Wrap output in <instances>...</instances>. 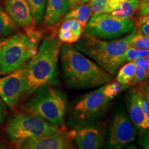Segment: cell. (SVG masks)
I'll return each mask as SVG.
<instances>
[{
    "instance_id": "19",
    "label": "cell",
    "mask_w": 149,
    "mask_h": 149,
    "mask_svg": "<svg viewBox=\"0 0 149 149\" xmlns=\"http://www.w3.org/2000/svg\"><path fill=\"white\" fill-rule=\"evenodd\" d=\"M123 0H90L92 15L101 13H111L117 8Z\"/></svg>"
},
{
    "instance_id": "1",
    "label": "cell",
    "mask_w": 149,
    "mask_h": 149,
    "mask_svg": "<svg viewBox=\"0 0 149 149\" xmlns=\"http://www.w3.org/2000/svg\"><path fill=\"white\" fill-rule=\"evenodd\" d=\"M61 45L55 33L44 37L36 54L24 66L23 97L58 82V61Z\"/></svg>"
},
{
    "instance_id": "28",
    "label": "cell",
    "mask_w": 149,
    "mask_h": 149,
    "mask_svg": "<svg viewBox=\"0 0 149 149\" xmlns=\"http://www.w3.org/2000/svg\"><path fill=\"white\" fill-rule=\"evenodd\" d=\"M138 17L148 16L149 14V0H139Z\"/></svg>"
},
{
    "instance_id": "7",
    "label": "cell",
    "mask_w": 149,
    "mask_h": 149,
    "mask_svg": "<svg viewBox=\"0 0 149 149\" xmlns=\"http://www.w3.org/2000/svg\"><path fill=\"white\" fill-rule=\"evenodd\" d=\"M134 28L132 19L117 17L110 13L93 15L84 30V35L102 39L115 40L130 33Z\"/></svg>"
},
{
    "instance_id": "10",
    "label": "cell",
    "mask_w": 149,
    "mask_h": 149,
    "mask_svg": "<svg viewBox=\"0 0 149 149\" xmlns=\"http://www.w3.org/2000/svg\"><path fill=\"white\" fill-rule=\"evenodd\" d=\"M24 79V66L0 77V97L10 109H14L23 97Z\"/></svg>"
},
{
    "instance_id": "35",
    "label": "cell",
    "mask_w": 149,
    "mask_h": 149,
    "mask_svg": "<svg viewBox=\"0 0 149 149\" xmlns=\"http://www.w3.org/2000/svg\"><path fill=\"white\" fill-rule=\"evenodd\" d=\"M1 37H0V42H1Z\"/></svg>"
},
{
    "instance_id": "22",
    "label": "cell",
    "mask_w": 149,
    "mask_h": 149,
    "mask_svg": "<svg viewBox=\"0 0 149 149\" xmlns=\"http://www.w3.org/2000/svg\"><path fill=\"white\" fill-rule=\"evenodd\" d=\"M17 25L8 16L6 10L0 7V37L8 36L15 32Z\"/></svg>"
},
{
    "instance_id": "36",
    "label": "cell",
    "mask_w": 149,
    "mask_h": 149,
    "mask_svg": "<svg viewBox=\"0 0 149 149\" xmlns=\"http://www.w3.org/2000/svg\"><path fill=\"white\" fill-rule=\"evenodd\" d=\"M0 1H1V0H0Z\"/></svg>"
},
{
    "instance_id": "20",
    "label": "cell",
    "mask_w": 149,
    "mask_h": 149,
    "mask_svg": "<svg viewBox=\"0 0 149 149\" xmlns=\"http://www.w3.org/2000/svg\"><path fill=\"white\" fill-rule=\"evenodd\" d=\"M136 68L137 66L134 61L123 64L117 72L116 81L124 86L130 84L135 77Z\"/></svg>"
},
{
    "instance_id": "18",
    "label": "cell",
    "mask_w": 149,
    "mask_h": 149,
    "mask_svg": "<svg viewBox=\"0 0 149 149\" xmlns=\"http://www.w3.org/2000/svg\"><path fill=\"white\" fill-rule=\"evenodd\" d=\"M139 0H123L117 8L111 12L112 15L123 19H132L137 12Z\"/></svg>"
},
{
    "instance_id": "29",
    "label": "cell",
    "mask_w": 149,
    "mask_h": 149,
    "mask_svg": "<svg viewBox=\"0 0 149 149\" xmlns=\"http://www.w3.org/2000/svg\"><path fill=\"white\" fill-rule=\"evenodd\" d=\"M6 116V105L0 97V124H3L5 122Z\"/></svg>"
},
{
    "instance_id": "33",
    "label": "cell",
    "mask_w": 149,
    "mask_h": 149,
    "mask_svg": "<svg viewBox=\"0 0 149 149\" xmlns=\"http://www.w3.org/2000/svg\"><path fill=\"white\" fill-rule=\"evenodd\" d=\"M88 1H90V0H79V5H82V4H84V3L88 2Z\"/></svg>"
},
{
    "instance_id": "6",
    "label": "cell",
    "mask_w": 149,
    "mask_h": 149,
    "mask_svg": "<svg viewBox=\"0 0 149 149\" xmlns=\"http://www.w3.org/2000/svg\"><path fill=\"white\" fill-rule=\"evenodd\" d=\"M59 129L40 117L25 112L9 118L6 126V135L9 141L17 144L26 139L51 135Z\"/></svg>"
},
{
    "instance_id": "2",
    "label": "cell",
    "mask_w": 149,
    "mask_h": 149,
    "mask_svg": "<svg viewBox=\"0 0 149 149\" xmlns=\"http://www.w3.org/2000/svg\"><path fill=\"white\" fill-rule=\"evenodd\" d=\"M59 56L64 79L70 88H96L113 79V75L72 44L61 45Z\"/></svg>"
},
{
    "instance_id": "5",
    "label": "cell",
    "mask_w": 149,
    "mask_h": 149,
    "mask_svg": "<svg viewBox=\"0 0 149 149\" xmlns=\"http://www.w3.org/2000/svg\"><path fill=\"white\" fill-rule=\"evenodd\" d=\"M35 95L24 104L25 112L40 117L59 128L66 116L68 100L66 95L58 89L46 86L36 91Z\"/></svg>"
},
{
    "instance_id": "11",
    "label": "cell",
    "mask_w": 149,
    "mask_h": 149,
    "mask_svg": "<svg viewBox=\"0 0 149 149\" xmlns=\"http://www.w3.org/2000/svg\"><path fill=\"white\" fill-rule=\"evenodd\" d=\"M74 130L70 132L59 129L51 135L29 139L17 143V149H71Z\"/></svg>"
},
{
    "instance_id": "23",
    "label": "cell",
    "mask_w": 149,
    "mask_h": 149,
    "mask_svg": "<svg viewBox=\"0 0 149 149\" xmlns=\"http://www.w3.org/2000/svg\"><path fill=\"white\" fill-rule=\"evenodd\" d=\"M31 7L35 23L42 24L44 20V12L47 0H26Z\"/></svg>"
},
{
    "instance_id": "34",
    "label": "cell",
    "mask_w": 149,
    "mask_h": 149,
    "mask_svg": "<svg viewBox=\"0 0 149 149\" xmlns=\"http://www.w3.org/2000/svg\"><path fill=\"white\" fill-rule=\"evenodd\" d=\"M0 149H6V146L3 145L2 143L0 142Z\"/></svg>"
},
{
    "instance_id": "30",
    "label": "cell",
    "mask_w": 149,
    "mask_h": 149,
    "mask_svg": "<svg viewBox=\"0 0 149 149\" xmlns=\"http://www.w3.org/2000/svg\"><path fill=\"white\" fill-rule=\"evenodd\" d=\"M137 29L145 36L149 37V21H147L141 24Z\"/></svg>"
},
{
    "instance_id": "31",
    "label": "cell",
    "mask_w": 149,
    "mask_h": 149,
    "mask_svg": "<svg viewBox=\"0 0 149 149\" xmlns=\"http://www.w3.org/2000/svg\"><path fill=\"white\" fill-rule=\"evenodd\" d=\"M79 0H68V2H69V4L70 6V9L79 5Z\"/></svg>"
},
{
    "instance_id": "4",
    "label": "cell",
    "mask_w": 149,
    "mask_h": 149,
    "mask_svg": "<svg viewBox=\"0 0 149 149\" xmlns=\"http://www.w3.org/2000/svg\"><path fill=\"white\" fill-rule=\"evenodd\" d=\"M42 31L24 30L0 42V75H5L25 66L34 56L43 40Z\"/></svg>"
},
{
    "instance_id": "15",
    "label": "cell",
    "mask_w": 149,
    "mask_h": 149,
    "mask_svg": "<svg viewBox=\"0 0 149 149\" xmlns=\"http://www.w3.org/2000/svg\"><path fill=\"white\" fill-rule=\"evenodd\" d=\"M125 103L128 115L133 124L140 131H146L149 128V121L146 119L139 103L135 89H132L126 95Z\"/></svg>"
},
{
    "instance_id": "32",
    "label": "cell",
    "mask_w": 149,
    "mask_h": 149,
    "mask_svg": "<svg viewBox=\"0 0 149 149\" xmlns=\"http://www.w3.org/2000/svg\"><path fill=\"white\" fill-rule=\"evenodd\" d=\"M125 149H140V148H137V146H134V145H128V146H126Z\"/></svg>"
},
{
    "instance_id": "25",
    "label": "cell",
    "mask_w": 149,
    "mask_h": 149,
    "mask_svg": "<svg viewBox=\"0 0 149 149\" xmlns=\"http://www.w3.org/2000/svg\"><path fill=\"white\" fill-rule=\"evenodd\" d=\"M148 55V49H136V48L129 47L126 50L123 56L124 64L125 63L135 61L137 58H143Z\"/></svg>"
},
{
    "instance_id": "12",
    "label": "cell",
    "mask_w": 149,
    "mask_h": 149,
    "mask_svg": "<svg viewBox=\"0 0 149 149\" xmlns=\"http://www.w3.org/2000/svg\"><path fill=\"white\" fill-rule=\"evenodd\" d=\"M105 135L102 126H85L74 131V139L77 149H102Z\"/></svg>"
},
{
    "instance_id": "13",
    "label": "cell",
    "mask_w": 149,
    "mask_h": 149,
    "mask_svg": "<svg viewBox=\"0 0 149 149\" xmlns=\"http://www.w3.org/2000/svg\"><path fill=\"white\" fill-rule=\"evenodd\" d=\"M6 12L19 26L24 30L35 28V22L26 0H5Z\"/></svg>"
},
{
    "instance_id": "9",
    "label": "cell",
    "mask_w": 149,
    "mask_h": 149,
    "mask_svg": "<svg viewBox=\"0 0 149 149\" xmlns=\"http://www.w3.org/2000/svg\"><path fill=\"white\" fill-rule=\"evenodd\" d=\"M136 139L134 125L125 111H118L109 128L108 146L110 149H122Z\"/></svg>"
},
{
    "instance_id": "17",
    "label": "cell",
    "mask_w": 149,
    "mask_h": 149,
    "mask_svg": "<svg viewBox=\"0 0 149 149\" xmlns=\"http://www.w3.org/2000/svg\"><path fill=\"white\" fill-rule=\"evenodd\" d=\"M91 16H92V10H91L90 1H88L84 4L77 6L70 9L64 16L63 21L69 19H73L77 20L84 30L86 25Z\"/></svg>"
},
{
    "instance_id": "24",
    "label": "cell",
    "mask_w": 149,
    "mask_h": 149,
    "mask_svg": "<svg viewBox=\"0 0 149 149\" xmlns=\"http://www.w3.org/2000/svg\"><path fill=\"white\" fill-rule=\"evenodd\" d=\"M130 47L136 49H148L149 48V38L145 36L137 29V32L130 42Z\"/></svg>"
},
{
    "instance_id": "21",
    "label": "cell",
    "mask_w": 149,
    "mask_h": 149,
    "mask_svg": "<svg viewBox=\"0 0 149 149\" xmlns=\"http://www.w3.org/2000/svg\"><path fill=\"white\" fill-rule=\"evenodd\" d=\"M134 89L137 94L139 103L144 116L146 120L149 121V91L148 83H146L144 81H142L137 88Z\"/></svg>"
},
{
    "instance_id": "3",
    "label": "cell",
    "mask_w": 149,
    "mask_h": 149,
    "mask_svg": "<svg viewBox=\"0 0 149 149\" xmlns=\"http://www.w3.org/2000/svg\"><path fill=\"white\" fill-rule=\"evenodd\" d=\"M137 31L134 26L129 34L113 40H104L84 34L74 43V47L113 76L124 64L123 56L130 47V40Z\"/></svg>"
},
{
    "instance_id": "8",
    "label": "cell",
    "mask_w": 149,
    "mask_h": 149,
    "mask_svg": "<svg viewBox=\"0 0 149 149\" xmlns=\"http://www.w3.org/2000/svg\"><path fill=\"white\" fill-rule=\"evenodd\" d=\"M105 95L104 85L97 90L88 92L81 97L72 105L71 116L74 121L82 122L90 120L102 113L111 101Z\"/></svg>"
},
{
    "instance_id": "16",
    "label": "cell",
    "mask_w": 149,
    "mask_h": 149,
    "mask_svg": "<svg viewBox=\"0 0 149 149\" xmlns=\"http://www.w3.org/2000/svg\"><path fill=\"white\" fill-rule=\"evenodd\" d=\"M63 22L59 29L57 37L64 44H74L83 34L82 26L77 20L73 19H69Z\"/></svg>"
},
{
    "instance_id": "26",
    "label": "cell",
    "mask_w": 149,
    "mask_h": 149,
    "mask_svg": "<svg viewBox=\"0 0 149 149\" xmlns=\"http://www.w3.org/2000/svg\"><path fill=\"white\" fill-rule=\"evenodd\" d=\"M124 87V86L121 85L117 81L112 80L104 85V93L106 96L112 100L120 93Z\"/></svg>"
},
{
    "instance_id": "14",
    "label": "cell",
    "mask_w": 149,
    "mask_h": 149,
    "mask_svg": "<svg viewBox=\"0 0 149 149\" xmlns=\"http://www.w3.org/2000/svg\"><path fill=\"white\" fill-rule=\"evenodd\" d=\"M70 10L68 0H47L43 23L46 27H55Z\"/></svg>"
},
{
    "instance_id": "27",
    "label": "cell",
    "mask_w": 149,
    "mask_h": 149,
    "mask_svg": "<svg viewBox=\"0 0 149 149\" xmlns=\"http://www.w3.org/2000/svg\"><path fill=\"white\" fill-rule=\"evenodd\" d=\"M137 66V65H136ZM148 77V72L146 71L144 68H141V67L137 66L135 70V74L134 79L130 84L135 85L138 83H141L146 80Z\"/></svg>"
}]
</instances>
